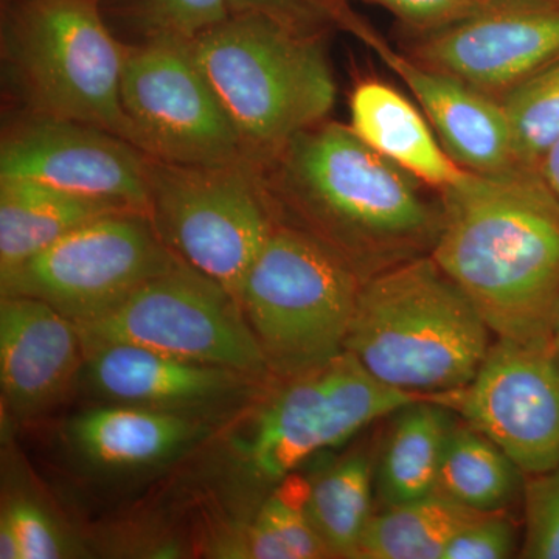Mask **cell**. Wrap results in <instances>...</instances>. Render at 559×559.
Instances as JSON below:
<instances>
[{"label":"cell","instance_id":"obj_1","mask_svg":"<svg viewBox=\"0 0 559 559\" xmlns=\"http://www.w3.org/2000/svg\"><path fill=\"white\" fill-rule=\"evenodd\" d=\"M432 259L498 340L549 347L559 322V200L538 170L468 171L444 189Z\"/></svg>","mask_w":559,"mask_h":559},{"label":"cell","instance_id":"obj_2","mask_svg":"<svg viewBox=\"0 0 559 559\" xmlns=\"http://www.w3.org/2000/svg\"><path fill=\"white\" fill-rule=\"evenodd\" d=\"M489 333L473 301L430 257L360 285L344 348L384 384L429 396L476 377Z\"/></svg>","mask_w":559,"mask_h":559},{"label":"cell","instance_id":"obj_3","mask_svg":"<svg viewBox=\"0 0 559 559\" xmlns=\"http://www.w3.org/2000/svg\"><path fill=\"white\" fill-rule=\"evenodd\" d=\"M191 53L255 165L325 119L336 84L308 31L264 14H230Z\"/></svg>","mask_w":559,"mask_h":559},{"label":"cell","instance_id":"obj_4","mask_svg":"<svg viewBox=\"0 0 559 559\" xmlns=\"http://www.w3.org/2000/svg\"><path fill=\"white\" fill-rule=\"evenodd\" d=\"M97 2L14 0L3 16V70L31 114L81 121L132 143L120 97L124 46Z\"/></svg>","mask_w":559,"mask_h":559},{"label":"cell","instance_id":"obj_5","mask_svg":"<svg viewBox=\"0 0 559 559\" xmlns=\"http://www.w3.org/2000/svg\"><path fill=\"white\" fill-rule=\"evenodd\" d=\"M272 159L289 200L348 248L396 249L439 234L441 216L404 170L352 128L316 124Z\"/></svg>","mask_w":559,"mask_h":559},{"label":"cell","instance_id":"obj_6","mask_svg":"<svg viewBox=\"0 0 559 559\" xmlns=\"http://www.w3.org/2000/svg\"><path fill=\"white\" fill-rule=\"evenodd\" d=\"M360 285L355 267L318 237L274 227L240 293L270 369L293 380L341 355Z\"/></svg>","mask_w":559,"mask_h":559},{"label":"cell","instance_id":"obj_7","mask_svg":"<svg viewBox=\"0 0 559 559\" xmlns=\"http://www.w3.org/2000/svg\"><path fill=\"white\" fill-rule=\"evenodd\" d=\"M148 187V216L160 240L240 304L242 282L275 227L259 165H183L150 156Z\"/></svg>","mask_w":559,"mask_h":559},{"label":"cell","instance_id":"obj_8","mask_svg":"<svg viewBox=\"0 0 559 559\" xmlns=\"http://www.w3.org/2000/svg\"><path fill=\"white\" fill-rule=\"evenodd\" d=\"M75 325L83 347L135 345L257 380L271 371L237 299L180 259L108 311Z\"/></svg>","mask_w":559,"mask_h":559},{"label":"cell","instance_id":"obj_9","mask_svg":"<svg viewBox=\"0 0 559 559\" xmlns=\"http://www.w3.org/2000/svg\"><path fill=\"white\" fill-rule=\"evenodd\" d=\"M425 399L377 380L344 349L280 390L235 439V452L255 479L275 484L312 454L341 447L377 419Z\"/></svg>","mask_w":559,"mask_h":559},{"label":"cell","instance_id":"obj_10","mask_svg":"<svg viewBox=\"0 0 559 559\" xmlns=\"http://www.w3.org/2000/svg\"><path fill=\"white\" fill-rule=\"evenodd\" d=\"M150 216L117 212L84 224L0 272L2 296L46 301L73 322L108 311L142 283L175 266Z\"/></svg>","mask_w":559,"mask_h":559},{"label":"cell","instance_id":"obj_11","mask_svg":"<svg viewBox=\"0 0 559 559\" xmlns=\"http://www.w3.org/2000/svg\"><path fill=\"white\" fill-rule=\"evenodd\" d=\"M120 97L132 145L151 157L183 165L249 160L191 44L145 39L124 47Z\"/></svg>","mask_w":559,"mask_h":559},{"label":"cell","instance_id":"obj_12","mask_svg":"<svg viewBox=\"0 0 559 559\" xmlns=\"http://www.w3.org/2000/svg\"><path fill=\"white\" fill-rule=\"evenodd\" d=\"M428 399L462 415L525 476L559 465V367L547 345L498 340L468 384Z\"/></svg>","mask_w":559,"mask_h":559},{"label":"cell","instance_id":"obj_13","mask_svg":"<svg viewBox=\"0 0 559 559\" xmlns=\"http://www.w3.org/2000/svg\"><path fill=\"white\" fill-rule=\"evenodd\" d=\"M148 154L112 132L31 114L5 130L0 178L47 186L150 213Z\"/></svg>","mask_w":559,"mask_h":559},{"label":"cell","instance_id":"obj_14","mask_svg":"<svg viewBox=\"0 0 559 559\" xmlns=\"http://www.w3.org/2000/svg\"><path fill=\"white\" fill-rule=\"evenodd\" d=\"M418 60L479 91H509L559 60V3L488 0L432 33Z\"/></svg>","mask_w":559,"mask_h":559},{"label":"cell","instance_id":"obj_15","mask_svg":"<svg viewBox=\"0 0 559 559\" xmlns=\"http://www.w3.org/2000/svg\"><path fill=\"white\" fill-rule=\"evenodd\" d=\"M83 369L105 400L191 417L242 399L257 381L241 371L127 344L84 347Z\"/></svg>","mask_w":559,"mask_h":559},{"label":"cell","instance_id":"obj_16","mask_svg":"<svg viewBox=\"0 0 559 559\" xmlns=\"http://www.w3.org/2000/svg\"><path fill=\"white\" fill-rule=\"evenodd\" d=\"M84 367L75 322L46 301L2 296L0 384L17 419L38 417L66 395Z\"/></svg>","mask_w":559,"mask_h":559},{"label":"cell","instance_id":"obj_17","mask_svg":"<svg viewBox=\"0 0 559 559\" xmlns=\"http://www.w3.org/2000/svg\"><path fill=\"white\" fill-rule=\"evenodd\" d=\"M364 39L409 86L444 150L460 167L474 173L518 167L509 121L500 103L465 81L400 57L370 33H364Z\"/></svg>","mask_w":559,"mask_h":559},{"label":"cell","instance_id":"obj_18","mask_svg":"<svg viewBox=\"0 0 559 559\" xmlns=\"http://www.w3.org/2000/svg\"><path fill=\"white\" fill-rule=\"evenodd\" d=\"M73 447L91 463L109 468H142L167 462L204 437L198 417L148 407H97L72 419Z\"/></svg>","mask_w":559,"mask_h":559},{"label":"cell","instance_id":"obj_19","mask_svg":"<svg viewBox=\"0 0 559 559\" xmlns=\"http://www.w3.org/2000/svg\"><path fill=\"white\" fill-rule=\"evenodd\" d=\"M349 119L371 150L430 186L450 189L468 175L441 148L412 102L381 81H364L353 91Z\"/></svg>","mask_w":559,"mask_h":559},{"label":"cell","instance_id":"obj_20","mask_svg":"<svg viewBox=\"0 0 559 559\" xmlns=\"http://www.w3.org/2000/svg\"><path fill=\"white\" fill-rule=\"evenodd\" d=\"M117 212L134 210L35 179L0 178V272L20 266L84 224Z\"/></svg>","mask_w":559,"mask_h":559},{"label":"cell","instance_id":"obj_21","mask_svg":"<svg viewBox=\"0 0 559 559\" xmlns=\"http://www.w3.org/2000/svg\"><path fill=\"white\" fill-rule=\"evenodd\" d=\"M396 414L378 471V491L388 507L436 491L444 447L454 428L448 407L429 399Z\"/></svg>","mask_w":559,"mask_h":559},{"label":"cell","instance_id":"obj_22","mask_svg":"<svg viewBox=\"0 0 559 559\" xmlns=\"http://www.w3.org/2000/svg\"><path fill=\"white\" fill-rule=\"evenodd\" d=\"M480 514L436 489L371 516L356 558L441 559L451 539Z\"/></svg>","mask_w":559,"mask_h":559},{"label":"cell","instance_id":"obj_23","mask_svg":"<svg viewBox=\"0 0 559 559\" xmlns=\"http://www.w3.org/2000/svg\"><path fill=\"white\" fill-rule=\"evenodd\" d=\"M522 471L471 426H455L441 459L437 491L480 513H500L521 491Z\"/></svg>","mask_w":559,"mask_h":559},{"label":"cell","instance_id":"obj_24","mask_svg":"<svg viewBox=\"0 0 559 559\" xmlns=\"http://www.w3.org/2000/svg\"><path fill=\"white\" fill-rule=\"evenodd\" d=\"M307 513L331 558H356L371 520L369 460L352 455L308 485Z\"/></svg>","mask_w":559,"mask_h":559},{"label":"cell","instance_id":"obj_25","mask_svg":"<svg viewBox=\"0 0 559 559\" xmlns=\"http://www.w3.org/2000/svg\"><path fill=\"white\" fill-rule=\"evenodd\" d=\"M308 485L288 476L261 506L252 524L238 540L237 557L255 559L330 558L307 513Z\"/></svg>","mask_w":559,"mask_h":559},{"label":"cell","instance_id":"obj_26","mask_svg":"<svg viewBox=\"0 0 559 559\" xmlns=\"http://www.w3.org/2000/svg\"><path fill=\"white\" fill-rule=\"evenodd\" d=\"M500 106L509 121L518 167L539 171L559 140V60L506 91Z\"/></svg>","mask_w":559,"mask_h":559},{"label":"cell","instance_id":"obj_27","mask_svg":"<svg viewBox=\"0 0 559 559\" xmlns=\"http://www.w3.org/2000/svg\"><path fill=\"white\" fill-rule=\"evenodd\" d=\"M227 0H139L138 20L145 39L191 44L230 16Z\"/></svg>","mask_w":559,"mask_h":559},{"label":"cell","instance_id":"obj_28","mask_svg":"<svg viewBox=\"0 0 559 559\" xmlns=\"http://www.w3.org/2000/svg\"><path fill=\"white\" fill-rule=\"evenodd\" d=\"M525 538L521 557L559 559V465L524 484Z\"/></svg>","mask_w":559,"mask_h":559},{"label":"cell","instance_id":"obj_29","mask_svg":"<svg viewBox=\"0 0 559 559\" xmlns=\"http://www.w3.org/2000/svg\"><path fill=\"white\" fill-rule=\"evenodd\" d=\"M9 518L21 546V559H55L64 557L66 543L60 530L38 503L17 498L2 511Z\"/></svg>","mask_w":559,"mask_h":559},{"label":"cell","instance_id":"obj_30","mask_svg":"<svg viewBox=\"0 0 559 559\" xmlns=\"http://www.w3.org/2000/svg\"><path fill=\"white\" fill-rule=\"evenodd\" d=\"M514 551V532L499 513H484L460 530L441 559H503Z\"/></svg>","mask_w":559,"mask_h":559},{"label":"cell","instance_id":"obj_31","mask_svg":"<svg viewBox=\"0 0 559 559\" xmlns=\"http://www.w3.org/2000/svg\"><path fill=\"white\" fill-rule=\"evenodd\" d=\"M227 3L231 14H264L301 31H308L322 10V0H227Z\"/></svg>","mask_w":559,"mask_h":559},{"label":"cell","instance_id":"obj_32","mask_svg":"<svg viewBox=\"0 0 559 559\" xmlns=\"http://www.w3.org/2000/svg\"><path fill=\"white\" fill-rule=\"evenodd\" d=\"M404 20L418 24H447L488 0H377Z\"/></svg>","mask_w":559,"mask_h":559},{"label":"cell","instance_id":"obj_33","mask_svg":"<svg viewBox=\"0 0 559 559\" xmlns=\"http://www.w3.org/2000/svg\"><path fill=\"white\" fill-rule=\"evenodd\" d=\"M0 558L21 559V546L9 518H0Z\"/></svg>","mask_w":559,"mask_h":559},{"label":"cell","instance_id":"obj_34","mask_svg":"<svg viewBox=\"0 0 559 559\" xmlns=\"http://www.w3.org/2000/svg\"><path fill=\"white\" fill-rule=\"evenodd\" d=\"M540 176L559 200V140L551 146L539 167Z\"/></svg>","mask_w":559,"mask_h":559},{"label":"cell","instance_id":"obj_35","mask_svg":"<svg viewBox=\"0 0 559 559\" xmlns=\"http://www.w3.org/2000/svg\"><path fill=\"white\" fill-rule=\"evenodd\" d=\"M549 352L551 358H554L555 362H557V366L559 367V322L557 330H555L554 336H551L549 342Z\"/></svg>","mask_w":559,"mask_h":559}]
</instances>
